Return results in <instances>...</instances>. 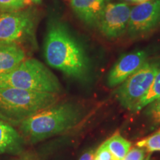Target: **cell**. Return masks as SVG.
<instances>
[{
    "label": "cell",
    "mask_w": 160,
    "mask_h": 160,
    "mask_svg": "<svg viewBox=\"0 0 160 160\" xmlns=\"http://www.w3.org/2000/svg\"><path fill=\"white\" fill-rule=\"evenodd\" d=\"M159 69V62L147 61L142 67L120 84L116 95L121 105L129 111H134L138 103L148 91Z\"/></svg>",
    "instance_id": "5"
},
{
    "label": "cell",
    "mask_w": 160,
    "mask_h": 160,
    "mask_svg": "<svg viewBox=\"0 0 160 160\" xmlns=\"http://www.w3.org/2000/svg\"><path fill=\"white\" fill-rule=\"evenodd\" d=\"M144 2H146V1H148V0H143Z\"/></svg>",
    "instance_id": "25"
},
{
    "label": "cell",
    "mask_w": 160,
    "mask_h": 160,
    "mask_svg": "<svg viewBox=\"0 0 160 160\" xmlns=\"http://www.w3.org/2000/svg\"><path fill=\"white\" fill-rule=\"evenodd\" d=\"M94 160H116L111 151L108 148L105 142H104L96 151Z\"/></svg>",
    "instance_id": "19"
},
{
    "label": "cell",
    "mask_w": 160,
    "mask_h": 160,
    "mask_svg": "<svg viewBox=\"0 0 160 160\" xmlns=\"http://www.w3.org/2000/svg\"><path fill=\"white\" fill-rule=\"evenodd\" d=\"M160 25V0H148L131 8L127 33L131 38L144 37Z\"/></svg>",
    "instance_id": "7"
},
{
    "label": "cell",
    "mask_w": 160,
    "mask_h": 160,
    "mask_svg": "<svg viewBox=\"0 0 160 160\" xmlns=\"http://www.w3.org/2000/svg\"><path fill=\"white\" fill-rule=\"evenodd\" d=\"M59 94L0 88V119L19 126L37 112L59 102Z\"/></svg>",
    "instance_id": "3"
},
{
    "label": "cell",
    "mask_w": 160,
    "mask_h": 160,
    "mask_svg": "<svg viewBox=\"0 0 160 160\" xmlns=\"http://www.w3.org/2000/svg\"><path fill=\"white\" fill-rule=\"evenodd\" d=\"M131 7L125 2L105 3L97 27L107 39H117L127 32Z\"/></svg>",
    "instance_id": "8"
},
{
    "label": "cell",
    "mask_w": 160,
    "mask_h": 160,
    "mask_svg": "<svg viewBox=\"0 0 160 160\" xmlns=\"http://www.w3.org/2000/svg\"><path fill=\"white\" fill-rule=\"evenodd\" d=\"M105 143L116 160H122L131 148V142L122 137L119 133L108 139Z\"/></svg>",
    "instance_id": "13"
},
{
    "label": "cell",
    "mask_w": 160,
    "mask_h": 160,
    "mask_svg": "<svg viewBox=\"0 0 160 160\" xmlns=\"http://www.w3.org/2000/svg\"><path fill=\"white\" fill-rule=\"evenodd\" d=\"M16 160H37V159H36V157L33 154H31V153H25V154L20 156V157Z\"/></svg>",
    "instance_id": "21"
},
{
    "label": "cell",
    "mask_w": 160,
    "mask_h": 160,
    "mask_svg": "<svg viewBox=\"0 0 160 160\" xmlns=\"http://www.w3.org/2000/svg\"><path fill=\"white\" fill-rule=\"evenodd\" d=\"M24 144L25 140L19 131L0 119V155L22 153Z\"/></svg>",
    "instance_id": "12"
},
{
    "label": "cell",
    "mask_w": 160,
    "mask_h": 160,
    "mask_svg": "<svg viewBox=\"0 0 160 160\" xmlns=\"http://www.w3.org/2000/svg\"><path fill=\"white\" fill-rule=\"evenodd\" d=\"M123 1L126 2H129V3H133V4H140L142 2H144L143 0H123Z\"/></svg>",
    "instance_id": "22"
},
{
    "label": "cell",
    "mask_w": 160,
    "mask_h": 160,
    "mask_svg": "<svg viewBox=\"0 0 160 160\" xmlns=\"http://www.w3.org/2000/svg\"><path fill=\"white\" fill-rule=\"evenodd\" d=\"M25 59V50L19 43L0 42V75L10 73Z\"/></svg>",
    "instance_id": "11"
},
{
    "label": "cell",
    "mask_w": 160,
    "mask_h": 160,
    "mask_svg": "<svg viewBox=\"0 0 160 160\" xmlns=\"http://www.w3.org/2000/svg\"><path fill=\"white\" fill-rule=\"evenodd\" d=\"M0 88L57 94L62 91V85L56 75L36 59H25L10 73L0 75Z\"/></svg>",
    "instance_id": "4"
},
{
    "label": "cell",
    "mask_w": 160,
    "mask_h": 160,
    "mask_svg": "<svg viewBox=\"0 0 160 160\" xmlns=\"http://www.w3.org/2000/svg\"><path fill=\"white\" fill-rule=\"evenodd\" d=\"M95 152L93 150H89L86 151L81 156L79 160H94Z\"/></svg>",
    "instance_id": "20"
},
{
    "label": "cell",
    "mask_w": 160,
    "mask_h": 160,
    "mask_svg": "<svg viewBox=\"0 0 160 160\" xmlns=\"http://www.w3.org/2000/svg\"><path fill=\"white\" fill-rule=\"evenodd\" d=\"M71 5L83 23L90 27H97L105 2V0H71Z\"/></svg>",
    "instance_id": "10"
},
{
    "label": "cell",
    "mask_w": 160,
    "mask_h": 160,
    "mask_svg": "<svg viewBox=\"0 0 160 160\" xmlns=\"http://www.w3.org/2000/svg\"><path fill=\"white\" fill-rule=\"evenodd\" d=\"M146 153H148L145 149L136 145L132 148H131L122 160H144L145 159Z\"/></svg>",
    "instance_id": "17"
},
{
    "label": "cell",
    "mask_w": 160,
    "mask_h": 160,
    "mask_svg": "<svg viewBox=\"0 0 160 160\" xmlns=\"http://www.w3.org/2000/svg\"><path fill=\"white\" fill-rule=\"evenodd\" d=\"M44 57L48 65L68 77L85 79L89 72V59L83 46L60 20L52 19L48 22Z\"/></svg>",
    "instance_id": "1"
},
{
    "label": "cell",
    "mask_w": 160,
    "mask_h": 160,
    "mask_svg": "<svg viewBox=\"0 0 160 160\" xmlns=\"http://www.w3.org/2000/svg\"><path fill=\"white\" fill-rule=\"evenodd\" d=\"M147 61L148 54L142 50L123 54L110 70L107 79L108 85L111 88L119 85L142 67Z\"/></svg>",
    "instance_id": "9"
},
{
    "label": "cell",
    "mask_w": 160,
    "mask_h": 160,
    "mask_svg": "<svg viewBox=\"0 0 160 160\" xmlns=\"http://www.w3.org/2000/svg\"><path fill=\"white\" fill-rule=\"evenodd\" d=\"M149 105L148 113L156 124L160 125V97Z\"/></svg>",
    "instance_id": "18"
},
{
    "label": "cell",
    "mask_w": 160,
    "mask_h": 160,
    "mask_svg": "<svg viewBox=\"0 0 160 160\" xmlns=\"http://www.w3.org/2000/svg\"><path fill=\"white\" fill-rule=\"evenodd\" d=\"M160 97V69L155 76L153 82L150 86L148 91L145 95L142 98L139 102L136 107L134 111H139L151 104L152 102Z\"/></svg>",
    "instance_id": "14"
},
{
    "label": "cell",
    "mask_w": 160,
    "mask_h": 160,
    "mask_svg": "<svg viewBox=\"0 0 160 160\" xmlns=\"http://www.w3.org/2000/svg\"><path fill=\"white\" fill-rule=\"evenodd\" d=\"M136 145L142 148L148 153L160 151V129L149 137L138 141L136 143Z\"/></svg>",
    "instance_id": "15"
},
{
    "label": "cell",
    "mask_w": 160,
    "mask_h": 160,
    "mask_svg": "<svg viewBox=\"0 0 160 160\" xmlns=\"http://www.w3.org/2000/svg\"><path fill=\"white\" fill-rule=\"evenodd\" d=\"M31 2V0H0V13L24 9Z\"/></svg>",
    "instance_id": "16"
},
{
    "label": "cell",
    "mask_w": 160,
    "mask_h": 160,
    "mask_svg": "<svg viewBox=\"0 0 160 160\" xmlns=\"http://www.w3.org/2000/svg\"><path fill=\"white\" fill-rule=\"evenodd\" d=\"M41 0H31L32 2H34V3H39Z\"/></svg>",
    "instance_id": "23"
},
{
    "label": "cell",
    "mask_w": 160,
    "mask_h": 160,
    "mask_svg": "<svg viewBox=\"0 0 160 160\" xmlns=\"http://www.w3.org/2000/svg\"><path fill=\"white\" fill-rule=\"evenodd\" d=\"M36 17L30 9L0 13V42H24L33 36Z\"/></svg>",
    "instance_id": "6"
},
{
    "label": "cell",
    "mask_w": 160,
    "mask_h": 160,
    "mask_svg": "<svg viewBox=\"0 0 160 160\" xmlns=\"http://www.w3.org/2000/svg\"><path fill=\"white\" fill-rule=\"evenodd\" d=\"M144 160H151V158H150V157H148L147 158V159H144Z\"/></svg>",
    "instance_id": "24"
},
{
    "label": "cell",
    "mask_w": 160,
    "mask_h": 160,
    "mask_svg": "<svg viewBox=\"0 0 160 160\" xmlns=\"http://www.w3.org/2000/svg\"><path fill=\"white\" fill-rule=\"evenodd\" d=\"M82 116L75 104L57 102L24 120L19 125V133L25 142L37 143L73 128Z\"/></svg>",
    "instance_id": "2"
}]
</instances>
